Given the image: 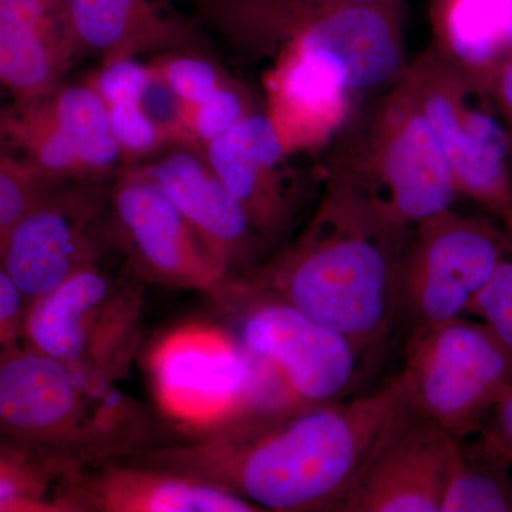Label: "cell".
<instances>
[{
  "label": "cell",
  "mask_w": 512,
  "mask_h": 512,
  "mask_svg": "<svg viewBox=\"0 0 512 512\" xmlns=\"http://www.w3.org/2000/svg\"><path fill=\"white\" fill-rule=\"evenodd\" d=\"M400 409L394 377L355 399L252 410L124 461L200 478L261 511H339Z\"/></svg>",
  "instance_id": "6da1fadb"
},
{
  "label": "cell",
  "mask_w": 512,
  "mask_h": 512,
  "mask_svg": "<svg viewBox=\"0 0 512 512\" xmlns=\"http://www.w3.org/2000/svg\"><path fill=\"white\" fill-rule=\"evenodd\" d=\"M410 234L355 192L326 181L301 234L231 282L289 303L365 353L389 336L399 313L400 265Z\"/></svg>",
  "instance_id": "7a4b0ae2"
},
{
  "label": "cell",
  "mask_w": 512,
  "mask_h": 512,
  "mask_svg": "<svg viewBox=\"0 0 512 512\" xmlns=\"http://www.w3.org/2000/svg\"><path fill=\"white\" fill-rule=\"evenodd\" d=\"M113 377L19 346L0 356V447L72 470L147 450L150 423Z\"/></svg>",
  "instance_id": "3957f363"
},
{
  "label": "cell",
  "mask_w": 512,
  "mask_h": 512,
  "mask_svg": "<svg viewBox=\"0 0 512 512\" xmlns=\"http://www.w3.org/2000/svg\"><path fill=\"white\" fill-rule=\"evenodd\" d=\"M326 180L355 192L394 227L450 210L453 171L407 76L356 107L336 136Z\"/></svg>",
  "instance_id": "277c9868"
},
{
  "label": "cell",
  "mask_w": 512,
  "mask_h": 512,
  "mask_svg": "<svg viewBox=\"0 0 512 512\" xmlns=\"http://www.w3.org/2000/svg\"><path fill=\"white\" fill-rule=\"evenodd\" d=\"M147 367L158 410L191 437L288 403L275 376L215 326L194 323L168 333L151 349Z\"/></svg>",
  "instance_id": "5b68a950"
},
{
  "label": "cell",
  "mask_w": 512,
  "mask_h": 512,
  "mask_svg": "<svg viewBox=\"0 0 512 512\" xmlns=\"http://www.w3.org/2000/svg\"><path fill=\"white\" fill-rule=\"evenodd\" d=\"M407 412L461 440L477 434L512 382V353L483 322L414 329L396 377Z\"/></svg>",
  "instance_id": "8992f818"
},
{
  "label": "cell",
  "mask_w": 512,
  "mask_h": 512,
  "mask_svg": "<svg viewBox=\"0 0 512 512\" xmlns=\"http://www.w3.org/2000/svg\"><path fill=\"white\" fill-rule=\"evenodd\" d=\"M407 80L439 138L457 195L503 221L512 242L510 137L493 94L429 50Z\"/></svg>",
  "instance_id": "52a82bcc"
},
{
  "label": "cell",
  "mask_w": 512,
  "mask_h": 512,
  "mask_svg": "<svg viewBox=\"0 0 512 512\" xmlns=\"http://www.w3.org/2000/svg\"><path fill=\"white\" fill-rule=\"evenodd\" d=\"M141 288L99 264L70 276L30 303L25 346L117 379L136 349Z\"/></svg>",
  "instance_id": "ba28073f"
},
{
  "label": "cell",
  "mask_w": 512,
  "mask_h": 512,
  "mask_svg": "<svg viewBox=\"0 0 512 512\" xmlns=\"http://www.w3.org/2000/svg\"><path fill=\"white\" fill-rule=\"evenodd\" d=\"M215 298L239 313V343L275 376L289 402L316 406L346 399L363 355L348 336L234 282Z\"/></svg>",
  "instance_id": "9c48e42d"
},
{
  "label": "cell",
  "mask_w": 512,
  "mask_h": 512,
  "mask_svg": "<svg viewBox=\"0 0 512 512\" xmlns=\"http://www.w3.org/2000/svg\"><path fill=\"white\" fill-rule=\"evenodd\" d=\"M100 181H64L0 237V266L29 306L114 245Z\"/></svg>",
  "instance_id": "30bf717a"
},
{
  "label": "cell",
  "mask_w": 512,
  "mask_h": 512,
  "mask_svg": "<svg viewBox=\"0 0 512 512\" xmlns=\"http://www.w3.org/2000/svg\"><path fill=\"white\" fill-rule=\"evenodd\" d=\"M503 235L478 218L440 212L412 229L399 274V311L413 330L460 318L505 256Z\"/></svg>",
  "instance_id": "8fae6325"
},
{
  "label": "cell",
  "mask_w": 512,
  "mask_h": 512,
  "mask_svg": "<svg viewBox=\"0 0 512 512\" xmlns=\"http://www.w3.org/2000/svg\"><path fill=\"white\" fill-rule=\"evenodd\" d=\"M114 247L144 281L217 295L227 276L173 202L137 165L121 168L109 192Z\"/></svg>",
  "instance_id": "7c38bea8"
},
{
  "label": "cell",
  "mask_w": 512,
  "mask_h": 512,
  "mask_svg": "<svg viewBox=\"0 0 512 512\" xmlns=\"http://www.w3.org/2000/svg\"><path fill=\"white\" fill-rule=\"evenodd\" d=\"M0 113V130L25 153L23 163L59 181L103 180L124 165L106 103L89 83L59 84Z\"/></svg>",
  "instance_id": "4fadbf2b"
},
{
  "label": "cell",
  "mask_w": 512,
  "mask_h": 512,
  "mask_svg": "<svg viewBox=\"0 0 512 512\" xmlns=\"http://www.w3.org/2000/svg\"><path fill=\"white\" fill-rule=\"evenodd\" d=\"M400 5L387 2L315 10L285 46L318 66L353 99L384 92L402 82L410 70Z\"/></svg>",
  "instance_id": "5bb4252c"
},
{
  "label": "cell",
  "mask_w": 512,
  "mask_h": 512,
  "mask_svg": "<svg viewBox=\"0 0 512 512\" xmlns=\"http://www.w3.org/2000/svg\"><path fill=\"white\" fill-rule=\"evenodd\" d=\"M460 440L403 407L383 434L342 512H441Z\"/></svg>",
  "instance_id": "9a60e30c"
},
{
  "label": "cell",
  "mask_w": 512,
  "mask_h": 512,
  "mask_svg": "<svg viewBox=\"0 0 512 512\" xmlns=\"http://www.w3.org/2000/svg\"><path fill=\"white\" fill-rule=\"evenodd\" d=\"M164 192L217 261L227 282L261 265L266 247L208 164L202 148L173 144L136 164Z\"/></svg>",
  "instance_id": "2e32d148"
},
{
  "label": "cell",
  "mask_w": 512,
  "mask_h": 512,
  "mask_svg": "<svg viewBox=\"0 0 512 512\" xmlns=\"http://www.w3.org/2000/svg\"><path fill=\"white\" fill-rule=\"evenodd\" d=\"M208 164L266 244H281L296 214V181L268 114L254 111L202 148Z\"/></svg>",
  "instance_id": "e0dca14e"
},
{
  "label": "cell",
  "mask_w": 512,
  "mask_h": 512,
  "mask_svg": "<svg viewBox=\"0 0 512 512\" xmlns=\"http://www.w3.org/2000/svg\"><path fill=\"white\" fill-rule=\"evenodd\" d=\"M77 511L255 512L254 504L207 481L130 461L103 464L73 478Z\"/></svg>",
  "instance_id": "ac0fdd59"
},
{
  "label": "cell",
  "mask_w": 512,
  "mask_h": 512,
  "mask_svg": "<svg viewBox=\"0 0 512 512\" xmlns=\"http://www.w3.org/2000/svg\"><path fill=\"white\" fill-rule=\"evenodd\" d=\"M77 59L66 0H0V83L19 101L55 90Z\"/></svg>",
  "instance_id": "d6986e66"
},
{
  "label": "cell",
  "mask_w": 512,
  "mask_h": 512,
  "mask_svg": "<svg viewBox=\"0 0 512 512\" xmlns=\"http://www.w3.org/2000/svg\"><path fill=\"white\" fill-rule=\"evenodd\" d=\"M79 56L103 63L147 53H205L198 33L168 0H66Z\"/></svg>",
  "instance_id": "ffe728a7"
},
{
  "label": "cell",
  "mask_w": 512,
  "mask_h": 512,
  "mask_svg": "<svg viewBox=\"0 0 512 512\" xmlns=\"http://www.w3.org/2000/svg\"><path fill=\"white\" fill-rule=\"evenodd\" d=\"M266 92V114L288 154L335 137L356 109L353 97L288 46L279 50L274 69L266 79Z\"/></svg>",
  "instance_id": "44dd1931"
},
{
  "label": "cell",
  "mask_w": 512,
  "mask_h": 512,
  "mask_svg": "<svg viewBox=\"0 0 512 512\" xmlns=\"http://www.w3.org/2000/svg\"><path fill=\"white\" fill-rule=\"evenodd\" d=\"M436 55L484 89L512 56V0H431Z\"/></svg>",
  "instance_id": "7402d4cb"
},
{
  "label": "cell",
  "mask_w": 512,
  "mask_h": 512,
  "mask_svg": "<svg viewBox=\"0 0 512 512\" xmlns=\"http://www.w3.org/2000/svg\"><path fill=\"white\" fill-rule=\"evenodd\" d=\"M67 468L0 447V511H69Z\"/></svg>",
  "instance_id": "603a6c76"
},
{
  "label": "cell",
  "mask_w": 512,
  "mask_h": 512,
  "mask_svg": "<svg viewBox=\"0 0 512 512\" xmlns=\"http://www.w3.org/2000/svg\"><path fill=\"white\" fill-rule=\"evenodd\" d=\"M512 468L460 446L441 512L512 511Z\"/></svg>",
  "instance_id": "cb8c5ba5"
},
{
  "label": "cell",
  "mask_w": 512,
  "mask_h": 512,
  "mask_svg": "<svg viewBox=\"0 0 512 512\" xmlns=\"http://www.w3.org/2000/svg\"><path fill=\"white\" fill-rule=\"evenodd\" d=\"M150 67L187 109L232 82L227 72L207 57V53H160Z\"/></svg>",
  "instance_id": "d4e9b609"
},
{
  "label": "cell",
  "mask_w": 512,
  "mask_h": 512,
  "mask_svg": "<svg viewBox=\"0 0 512 512\" xmlns=\"http://www.w3.org/2000/svg\"><path fill=\"white\" fill-rule=\"evenodd\" d=\"M249 94L235 80L194 107H184L183 126L190 146L204 148L254 113Z\"/></svg>",
  "instance_id": "484cf974"
},
{
  "label": "cell",
  "mask_w": 512,
  "mask_h": 512,
  "mask_svg": "<svg viewBox=\"0 0 512 512\" xmlns=\"http://www.w3.org/2000/svg\"><path fill=\"white\" fill-rule=\"evenodd\" d=\"M62 183L22 161L0 156V237Z\"/></svg>",
  "instance_id": "4316f807"
},
{
  "label": "cell",
  "mask_w": 512,
  "mask_h": 512,
  "mask_svg": "<svg viewBox=\"0 0 512 512\" xmlns=\"http://www.w3.org/2000/svg\"><path fill=\"white\" fill-rule=\"evenodd\" d=\"M107 110L111 134L124 163L136 165L168 146L163 131L147 116L140 103L117 104L107 107Z\"/></svg>",
  "instance_id": "83f0119b"
},
{
  "label": "cell",
  "mask_w": 512,
  "mask_h": 512,
  "mask_svg": "<svg viewBox=\"0 0 512 512\" xmlns=\"http://www.w3.org/2000/svg\"><path fill=\"white\" fill-rule=\"evenodd\" d=\"M468 312L476 315L512 353V258L501 259Z\"/></svg>",
  "instance_id": "f1b7e54d"
},
{
  "label": "cell",
  "mask_w": 512,
  "mask_h": 512,
  "mask_svg": "<svg viewBox=\"0 0 512 512\" xmlns=\"http://www.w3.org/2000/svg\"><path fill=\"white\" fill-rule=\"evenodd\" d=\"M151 76L150 64L138 63L137 59H116L103 63L89 84L110 107L140 103Z\"/></svg>",
  "instance_id": "f546056e"
},
{
  "label": "cell",
  "mask_w": 512,
  "mask_h": 512,
  "mask_svg": "<svg viewBox=\"0 0 512 512\" xmlns=\"http://www.w3.org/2000/svg\"><path fill=\"white\" fill-rule=\"evenodd\" d=\"M478 434L480 437L473 447L485 457L512 468V382Z\"/></svg>",
  "instance_id": "4dcf8cb0"
},
{
  "label": "cell",
  "mask_w": 512,
  "mask_h": 512,
  "mask_svg": "<svg viewBox=\"0 0 512 512\" xmlns=\"http://www.w3.org/2000/svg\"><path fill=\"white\" fill-rule=\"evenodd\" d=\"M29 303L0 266V356L19 348Z\"/></svg>",
  "instance_id": "1f68e13d"
},
{
  "label": "cell",
  "mask_w": 512,
  "mask_h": 512,
  "mask_svg": "<svg viewBox=\"0 0 512 512\" xmlns=\"http://www.w3.org/2000/svg\"><path fill=\"white\" fill-rule=\"evenodd\" d=\"M491 94H493L495 106L503 117L508 137H510L512 168V56L505 62L497 77H495Z\"/></svg>",
  "instance_id": "d6a6232c"
},
{
  "label": "cell",
  "mask_w": 512,
  "mask_h": 512,
  "mask_svg": "<svg viewBox=\"0 0 512 512\" xmlns=\"http://www.w3.org/2000/svg\"><path fill=\"white\" fill-rule=\"evenodd\" d=\"M305 8H333V6L375 5V3L402 2V0H292Z\"/></svg>",
  "instance_id": "836d02e7"
},
{
  "label": "cell",
  "mask_w": 512,
  "mask_h": 512,
  "mask_svg": "<svg viewBox=\"0 0 512 512\" xmlns=\"http://www.w3.org/2000/svg\"><path fill=\"white\" fill-rule=\"evenodd\" d=\"M2 89H3V84L0 83V92H2Z\"/></svg>",
  "instance_id": "e575fe53"
}]
</instances>
